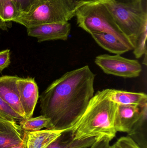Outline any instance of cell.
<instances>
[{
  "mask_svg": "<svg viewBox=\"0 0 147 148\" xmlns=\"http://www.w3.org/2000/svg\"><path fill=\"white\" fill-rule=\"evenodd\" d=\"M21 13L12 0H0V20L3 22L14 21Z\"/></svg>",
  "mask_w": 147,
  "mask_h": 148,
  "instance_id": "18",
  "label": "cell"
},
{
  "mask_svg": "<svg viewBox=\"0 0 147 148\" xmlns=\"http://www.w3.org/2000/svg\"><path fill=\"white\" fill-rule=\"evenodd\" d=\"M95 62L105 73L124 78L139 77L142 70L138 60L127 59L121 55H101L96 56Z\"/></svg>",
  "mask_w": 147,
  "mask_h": 148,
  "instance_id": "6",
  "label": "cell"
},
{
  "mask_svg": "<svg viewBox=\"0 0 147 148\" xmlns=\"http://www.w3.org/2000/svg\"><path fill=\"white\" fill-rule=\"evenodd\" d=\"M21 15L29 12L40 0H12Z\"/></svg>",
  "mask_w": 147,
  "mask_h": 148,
  "instance_id": "19",
  "label": "cell"
},
{
  "mask_svg": "<svg viewBox=\"0 0 147 148\" xmlns=\"http://www.w3.org/2000/svg\"><path fill=\"white\" fill-rule=\"evenodd\" d=\"M11 148H26V133H25V137H24L22 141L20 143V144H18V145H16V146H14V147Z\"/></svg>",
  "mask_w": 147,
  "mask_h": 148,
  "instance_id": "27",
  "label": "cell"
},
{
  "mask_svg": "<svg viewBox=\"0 0 147 148\" xmlns=\"http://www.w3.org/2000/svg\"><path fill=\"white\" fill-rule=\"evenodd\" d=\"M110 148H120L117 145H116V143H114L113 146H110Z\"/></svg>",
  "mask_w": 147,
  "mask_h": 148,
  "instance_id": "29",
  "label": "cell"
},
{
  "mask_svg": "<svg viewBox=\"0 0 147 148\" xmlns=\"http://www.w3.org/2000/svg\"><path fill=\"white\" fill-rule=\"evenodd\" d=\"M25 133L16 121L0 120V148H11L20 144Z\"/></svg>",
  "mask_w": 147,
  "mask_h": 148,
  "instance_id": "11",
  "label": "cell"
},
{
  "mask_svg": "<svg viewBox=\"0 0 147 148\" xmlns=\"http://www.w3.org/2000/svg\"><path fill=\"white\" fill-rule=\"evenodd\" d=\"M17 87L26 118L32 117L39 98V88L35 78L20 77L17 81Z\"/></svg>",
  "mask_w": 147,
  "mask_h": 148,
  "instance_id": "8",
  "label": "cell"
},
{
  "mask_svg": "<svg viewBox=\"0 0 147 148\" xmlns=\"http://www.w3.org/2000/svg\"><path fill=\"white\" fill-rule=\"evenodd\" d=\"M10 64V50L7 49L0 51V73Z\"/></svg>",
  "mask_w": 147,
  "mask_h": 148,
  "instance_id": "23",
  "label": "cell"
},
{
  "mask_svg": "<svg viewBox=\"0 0 147 148\" xmlns=\"http://www.w3.org/2000/svg\"><path fill=\"white\" fill-rule=\"evenodd\" d=\"M28 35L35 37L39 42L68 39L71 30L68 22L46 23L27 28Z\"/></svg>",
  "mask_w": 147,
  "mask_h": 148,
  "instance_id": "7",
  "label": "cell"
},
{
  "mask_svg": "<svg viewBox=\"0 0 147 148\" xmlns=\"http://www.w3.org/2000/svg\"><path fill=\"white\" fill-rule=\"evenodd\" d=\"M109 98L117 104L142 106L147 104L146 94L108 89Z\"/></svg>",
  "mask_w": 147,
  "mask_h": 148,
  "instance_id": "13",
  "label": "cell"
},
{
  "mask_svg": "<svg viewBox=\"0 0 147 148\" xmlns=\"http://www.w3.org/2000/svg\"><path fill=\"white\" fill-rule=\"evenodd\" d=\"M0 112L11 119L17 121H21L24 118L19 115L11 109V108L0 97Z\"/></svg>",
  "mask_w": 147,
  "mask_h": 148,
  "instance_id": "21",
  "label": "cell"
},
{
  "mask_svg": "<svg viewBox=\"0 0 147 148\" xmlns=\"http://www.w3.org/2000/svg\"><path fill=\"white\" fill-rule=\"evenodd\" d=\"M115 143L120 148H141L131 137L128 136L121 137Z\"/></svg>",
  "mask_w": 147,
  "mask_h": 148,
  "instance_id": "22",
  "label": "cell"
},
{
  "mask_svg": "<svg viewBox=\"0 0 147 148\" xmlns=\"http://www.w3.org/2000/svg\"><path fill=\"white\" fill-rule=\"evenodd\" d=\"M147 104L142 109L141 114L132 129L128 133L141 148H147Z\"/></svg>",
  "mask_w": 147,
  "mask_h": 148,
  "instance_id": "16",
  "label": "cell"
},
{
  "mask_svg": "<svg viewBox=\"0 0 147 148\" xmlns=\"http://www.w3.org/2000/svg\"><path fill=\"white\" fill-rule=\"evenodd\" d=\"M104 2L87 3L79 8L75 14L78 25L90 34L105 33L112 35L133 50L131 42L117 25Z\"/></svg>",
  "mask_w": 147,
  "mask_h": 148,
  "instance_id": "3",
  "label": "cell"
},
{
  "mask_svg": "<svg viewBox=\"0 0 147 148\" xmlns=\"http://www.w3.org/2000/svg\"><path fill=\"white\" fill-rule=\"evenodd\" d=\"M20 77L11 75L0 77V97L14 111L25 119L17 87V81Z\"/></svg>",
  "mask_w": 147,
  "mask_h": 148,
  "instance_id": "9",
  "label": "cell"
},
{
  "mask_svg": "<svg viewBox=\"0 0 147 148\" xmlns=\"http://www.w3.org/2000/svg\"><path fill=\"white\" fill-rule=\"evenodd\" d=\"M114 3L121 5H129L139 1L140 0H110Z\"/></svg>",
  "mask_w": 147,
  "mask_h": 148,
  "instance_id": "25",
  "label": "cell"
},
{
  "mask_svg": "<svg viewBox=\"0 0 147 148\" xmlns=\"http://www.w3.org/2000/svg\"><path fill=\"white\" fill-rule=\"evenodd\" d=\"M147 0H140L133 4L121 5L110 0L104 2L117 25L130 41L133 49L136 39L147 32Z\"/></svg>",
  "mask_w": 147,
  "mask_h": 148,
  "instance_id": "4",
  "label": "cell"
},
{
  "mask_svg": "<svg viewBox=\"0 0 147 148\" xmlns=\"http://www.w3.org/2000/svg\"><path fill=\"white\" fill-rule=\"evenodd\" d=\"M91 35L101 47L112 53L121 55L131 50L116 37L110 34L95 33Z\"/></svg>",
  "mask_w": 147,
  "mask_h": 148,
  "instance_id": "15",
  "label": "cell"
},
{
  "mask_svg": "<svg viewBox=\"0 0 147 148\" xmlns=\"http://www.w3.org/2000/svg\"><path fill=\"white\" fill-rule=\"evenodd\" d=\"M0 120H6V121H15V120L11 119L10 117H8V116L5 115V114L1 113V112H0Z\"/></svg>",
  "mask_w": 147,
  "mask_h": 148,
  "instance_id": "28",
  "label": "cell"
},
{
  "mask_svg": "<svg viewBox=\"0 0 147 148\" xmlns=\"http://www.w3.org/2000/svg\"><path fill=\"white\" fill-rule=\"evenodd\" d=\"M98 137L74 140L71 130H65L46 148H88L96 142Z\"/></svg>",
  "mask_w": 147,
  "mask_h": 148,
  "instance_id": "14",
  "label": "cell"
},
{
  "mask_svg": "<svg viewBox=\"0 0 147 148\" xmlns=\"http://www.w3.org/2000/svg\"><path fill=\"white\" fill-rule=\"evenodd\" d=\"M106 0H65L68 8L72 17L75 16L76 11L79 8L84 4L97 2H104Z\"/></svg>",
  "mask_w": 147,
  "mask_h": 148,
  "instance_id": "20",
  "label": "cell"
},
{
  "mask_svg": "<svg viewBox=\"0 0 147 148\" xmlns=\"http://www.w3.org/2000/svg\"><path fill=\"white\" fill-rule=\"evenodd\" d=\"M112 140L105 136H99L89 148H110V143Z\"/></svg>",
  "mask_w": 147,
  "mask_h": 148,
  "instance_id": "24",
  "label": "cell"
},
{
  "mask_svg": "<svg viewBox=\"0 0 147 148\" xmlns=\"http://www.w3.org/2000/svg\"><path fill=\"white\" fill-rule=\"evenodd\" d=\"M63 131L48 129L26 131V148H46Z\"/></svg>",
  "mask_w": 147,
  "mask_h": 148,
  "instance_id": "12",
  "label": "cell"
},
{
  "mask_svg": "<svg viewBox=\"0 0 147 148\" xmlns=\"http://www.w3.org/2000/svg\"><path fill=\"white\" fill-rule=\"evenodd\" d=\"M95 77L84 66L66 73L44 90L41 113L50 119L51 130L65 131L76 124L94 96Z\"/></svg>",
  "mask_w": 147,
  "mask_h": 148,
  "instance_id": "1",
  "label": "cell"
},
{
  "mask_svg": "<svg viewBox=\"0 0 147 148\" xmlns=\"http://www.w3.org/2000/svg\"><path fill=\"white\" fill-rule=\"evenodd\" d=\"M19 125L26 131H38L44 128L48 130L51 129L50 119L42 115L36 117L22 119L20 121Z\"/></svg>",
  "mask_w": 147,
  "mask_h": 148,
  "instance_id": "17",
  "label": "cell"
},
{
  "mask_svg": "<svg viewBox=\"0 0 147 148\" xmlns=\"http://www.w3.org/2000/svg\"><path fill=\"white\" fill-rule=\"evenodd\" d=\"M65 0H40L15 22L26 28L46 23L68 22L72 18Z\"/></svg>",
  "mask_w": 147,
  "mask_h": 148,
  "instance_id": "5",
  "label": "cell"
},
{
  "mask_svg": "<svg viewBox=\"0 0 147 148\" xmlns=\"http://www.w3.org/2000/svg\"><path fill=\"white\" fill-rule=\"evenodd\" d=\"M143 106L117 104L114 121L116 132L128 133L140 118Z\"/></svg>",
  "mask_w": 147,
  "mask_h": 148,
  "instance_id": "10",
  "label": "cell"
},
{
  "mask_svg": "<svg viewBox=\"0 0 147 148\" xmlns=\"http://www.w3.org/2000/svg\"><path fill=\"white\" fill-rule=\"evenodd\" d=\"M117 104L109 98L108 89L94 95L76 124L70 129L74 140L107 136L113 139L117 132L114 121Z\"/></svg>",
  "mask_w": 147,
  "mask_h": 148,
  "instance_id": "2",
  "label": "cell"
},
{
  "mask_svg": "<svg viewBox=\"0 0 147 148\" xmlns=\"http://www.w3.org/2000/svg\"><path fill=\"white\" fill-rule=\"evenodd\" d=\"M9 23H5L0 20V29L3 31H7L8 28L10 26L9 24ZM0 39H1V33H0Z\"/></svg>",
  "mask_w": 147,
  "mask_h": 148,
  "instance_id": "26",
  "label": "cell"
}]
</instances>
